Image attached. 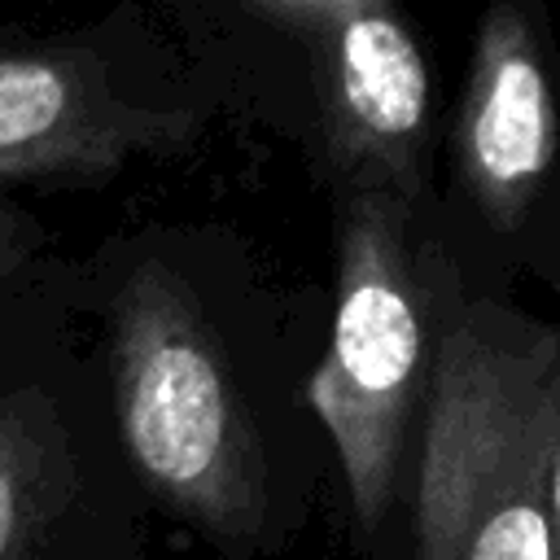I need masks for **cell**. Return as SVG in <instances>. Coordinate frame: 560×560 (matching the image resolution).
I'll return each mask as SVG.
<instances>
[{
	"label": "cell",
	"mask_w": 560,
	"mask_h": 560,
	"mask_svg": "<svg viewBox=\"0 0 560 560\" xmlns=\"http://www.w3.org/2000/svg\"><path fill=\"white\" fill-rule=\"evenodd\" d=\"M179 136L184 118L122 101L79 48L0 52V184H96Z\"/></svg>",
	"instance_id": "8992f818"
},
{
	"label": "cell",
	"mask_w": 560,
	"mask_h": 560,
	"mask_svg": "<svg viewBox=\"0 0 560 560\" xmlns=\"http://www.w3.org/2000/svg\"><path fill=\"white\" fill-rule=\"evenodd\" d=\"M547 525H551V560H560V433H556L551 472H547Z\"/></svg>",
	"instance_id": "9c48e42d"
},
{
	"label": "cell",
	"mask_w": 560,
	"mask_h": 560,
	"mask_svg": "<svg viewBox=\"0 0 560 560\" xmlns=\"http://www.w3.org/2000/svg\"><path fill=\"white\" fill-rule=\"evenodd\" d=\"M26 245H31V223H26L13 206H0V271H4L13 258H22Z\"/></svg>",
	"instance_id": "ba28073f"
},
{
	"label": "cell",
	"mask_w": 560,
	"mask_h": 560,
	"mask_svg": "<svg viewBox=\"0 0 560 560\" xmlns=\"http://www.w3.org/2000/svg\"><path fill=\"white\" fill-rule=\"evenodd\" d=\"M455 175L477 214L516 232L560 158V96L525 9H486L451 140Z\"/></svg>",
	"instance_id": "5b68a950"
},
{
	"label": "cell",
	"mask_w": 560,
	"mask_h": 560,
	"mask_svg": "<svg viewBox=\"0 0 560 560\" xmlns=\"http://www.w3.org/2000/svg\"><path fill=\"white\" fill-rule=\"evenodd\" d=\"M66 499V438L35 394L0 398V560H31Z\"/></svg>",
	"instance_id": "52a82bcc"
},
{
	"label": "cell",
	"mask_w": 560,
	"mask_h": 560,
	"mask_svg": "<svg viewBox=\"0 0 560 560\" xmlns=\"http://www.w3.org/2000/svg\"><path fill=\"white\" fill-rule=\"evenodd\" d=\"M420 420V560H551L560 324L464 306L433 341Z\"/></svg>",
	"instance_id": "6da1fadb"
},
{
	"label": "cell",
	"mask_w": 560,
	"mask_h": 560,
	"mask_svg": "<svg viewBox=\"0 0 560 560\" xmlns=\"http://www.w3.org/2000/svg\"><path fill=\"white\" fill-rule=\"evenodd\" d=\"M249 13L306 48L324 162L411 206L429 179L433 92L407 18L385 0H254Z\"/></svg>",
	"instance_id": "277c9868"
},
{
	"label": "cell",
	"mask_w": 560,
	"mask_h": 560,
	"mask_svg": "<svg viewBox=\"0 0 560 560\" xmlns=\"http://www.w3.org/2000/svg\"><path fill=\"white\" fill-rule=\"evenodd\" d=\"M109 372L122 446L144 486L214 538L262 525V446L223 350L166 267H140L109 319Z\"/></svg>",
	"instance_id": "7a4b0ae2"
},
{
	"label": "cell",
	"mask_w": 560,
	"mask_h": 560,
	"mask_svg": "<svg viewBox=\"0 0 560 560\" xmlns=\"http://www.w3.org/2000/svg\"><path fill=\"white\" fill-rule=\"evenodd\" d=\"M407 214L411 206L389 192L350 188L341 197L332 337L306 385L363 529H376L394 503L402 438L424 407L433 368L424 276L416 271Z\"/></svg>",
	"instance_id": "3957f363"
}]
</instances>
